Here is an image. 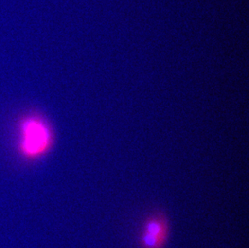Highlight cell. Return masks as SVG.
<instances>
[{"mask_svg":"<svg viewBox=\"0 0 249 248\" xmlns=\"http://www.w3.org/2000/svg\"><path fill=\"white\" fill-rule=\"evenodd\" d=\"M52 131L40 118H27L19 128V148L24 157H41L52 144Z\"/></svg>","mask_w":249,"mask_h":248,"instance_id":"6da1fadb","label":"cell"},{"mask_svg":"<svg viewBox=\"0 0 249 248\" xmlns=\"http://www.w3.org/2000/svg\"><path fill=\"white\" fill-rule=\"evenodd\" d=\"M170 234V224L166 213L153 211L141 223L138 234L140 248H164Z\"/></svg>","mask_w":249,"mask_h":248,"instance_id":"7a4b0ae2","label":"cell"}]
</instances>
